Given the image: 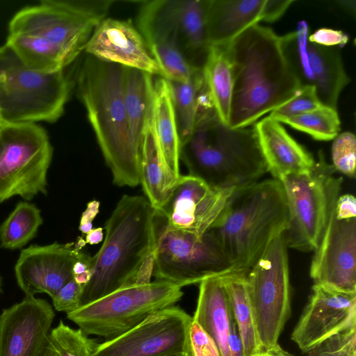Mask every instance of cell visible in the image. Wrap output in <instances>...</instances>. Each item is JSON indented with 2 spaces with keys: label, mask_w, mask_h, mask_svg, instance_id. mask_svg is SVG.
Returning a JSON list of instances; mask_svg holds the SVG:
<instances>
[{
  "label": "cell",
  "mask_w": 356,
  "mask_h": 356,
  "mask_svg": "<svg viewBox=\"0 0 356 356\" xmlns=\"http://www.w3.org/2000/svg\"><path fill=\"white\" fill-rule=\"evenodd\" d=\"M289 219L281 181L267 179L235 190L209 231L233 272L247 273L270 243L285 232Z\"/></svg>",
  "instance_id": "cell-5"
},
{
  "label": "cell",
  "mask_w": 356,
  "mask_h": 356,
  "mask_svg": "<svg viewBox=\"0 0 356 356\" xmlns=\"http://www.w3.org/2000/svg\"><path fill=\"white\" fill-rule=\"evenodd\" d=\"M202 71L213 107L220 120L228 124L233 78L225 44L210 47Z\"/></svg>",
  "instance_id": "cell-31"
},
{
  "label": "cell",
  "mask_w": 356,
  "mask_h": 356,
  "mask_svg": "<svg viewBox=\"0 0 356 356\" xmlns=\"http://www.w3.org/2000/svg\"><path fill=\"white\" fill-rule=\"evenodd\" d=\"M99 202L92 200L88 203L86 209L82 213L79 229L82 234H86L92 229V222L99 211Z\"/></svg>",
  "instance_id": "cell-45"
},
{
  "label": "cell",
  "mask_w": 356,
  "mask_h": 356,
  "mask_svg": "<svg viewBox=\"0 0 356 356\" xmlns=\"http://www.w3.org/2000/svg\"><path fill=\"white\" fill-rule=\"evenodd\" d=\"M269 356H293L291 353L284 350L282 348L280 349L270 351Z\"/></svg>",
  "instance_id": "cell-48"
},
{
  "label": "cell",
  "mask_w": 356,
  "mask_h": 356,
  "mask_svg": "<svg viewBox=\"0 0 356 356\" xmlns=\"http://www.w3.org/2000/svg\"><path fill=\"white\" fill-rule=\"evenodd\" d=\"M302 356H356V327L334 335Z\"/></svg>",
  "instance_id": "cell-38"
},
{
  "label": "cell",
  "mask_w": 356,
  "mask_h": 356,
  "mask_svg": "<svg viewBox=\"0 0 356 356\" xmlns=\"http://www.w3.org/2000/svg\"><path fill=\"white\" fill-rule=\"evenodd\" d=\"M288 246L275 237L246 274L255 327L263 352L282 347L279 337L291 315Z\"/></svg>",
  "instance_id": "cell-11"
},
{
  "label": "cell",
  "mask_w": 356,
  "mask_h": 356,
  "mask_svg": "<svg viewBox=\"0 0 356 356\" xmlns=\"http://www.w3.org/2000/svg\"><path fill=\"white\" fill-rule=\"evenodd\" d=\"M193 320L213 340L221 356H243L241 339L220 276L200 283Z\"/></svg>",
  "instance_id": "cell-22"
},
{
  "label": "cell",
  "mask_w": 356,
  "mask_h": 356,
  "mask_svg": "<svg viewBox=\"0 0 356 356\" xmlns=\"http://www.w3.org/2000/svg\"><path fill=\"white\" fill-rule=\"evenodd\" d=\"M3 149V146L2 140L0 137V163H1V158H2Z\"/></svg>",
  "instance_id": "cell-49"
},
{
  "label": "cell",
  "mask_w": 356,
  "mask_h": 356,
  "mask_svg": "<svg viewBox=\"0 0 356 356\" xmlns=\"http://www.w3.org/2000/svg\"><path fill=\"white\" fill-rule=\"evenodd\" d=\"M354 327L356 293L314 284L291 339L305 353L328 338Z\"/></svg>",
  "instance_id": "cell-17"
},
{
  "label": "cell",
  "mask_w": 356,
  "mask_h": 356,
  "mask_svg": "<svg viewBox=\"0 0 356 356\" xmlns=\"http://www.w3.org/2000/svg\"><path fill=\"white\" fill-rule=\"evenodd\" d=\"M211 188L191 175H181L159 210L172 228L201 236L211 227L234 192Z\"/></svg>",
  "instance_id": "cell-19"
},
{
  "label": "cell",
  "mask_w": 356,
  "mask_h": 356,
  "mask_svg": "<svg viewBox=\"0 0 356 356\" xmlns=\"http://www.w3.org/2000/svg\"><path fill=\"white\" fill-rule=\"evenodd\" d=\"M181 286L155 280L121 287L67 314L87 335L111 340L150 314L174 306L183 296Z\"/></svg>",
  "instance_id": "cell-9"
},
{
  "label": "cell",
  "mask_w": 356,
  "mask_h": 356,
  "mask_svg": "<svg viewBox=\"0 0 356 356\" xmlns=\"http://www.w3.org/2000/svg\"><path fill=\"white\" fill-rule=\"evenodd\" d=\"M268 170L274 179L309 171L315 164L313 156L281 123L269 115L254 124Z\"/></svg>",
  "instance_id": "cell-23"
},
{
  "label": "cell",
  "mask_w": 356,
  "mask_h": 356,
  "mask_svg": "<svg viewBox=\"0 0 356 356\" xmlns=\"http://www.w3.org/2000/svg\"><path fill=\"white\" fill-rule=\"evenodd\" d=\"M246 273L232 272L220 276L241 339L243 356L262 353L248 295Z\"/></svg>",
  "instance_id": "cell-29"
},
{
  "label": "cell",
  "mask_w": 356,
  "mask_h": 356,
  "mask_svg": "<svg viewBox=\"0 0 356 356\" xmlns=\"http://www.w3.org/2000/svg\"><path fill=\"white\" fill-rule=\"evenodd\" d=\"M335 172L321 150L311 170L280 179L289 212L284 232L288 248L310 252L318 247L341 195L343 178Z\"/></svg>",
  "instance_id": "cell-7"
},
{
  "label": "cell",
  "mask_w": 356,
  "mask_h": 356,
  "mask_svg": "<svg viewBox=\"0 0 356 356\" xmlns=\"http://www.w3.org/2000/svg\"><path fill=\"white\" fill-rule=\"evenodd\" d=\"M0 113V128L6 123Z\"/></svg>",
  "instance_id": "cell-50"
},
{
  "label": "cell",
  "mask_w": 356,
  "mask_h": 356,
  "mask_svg": "<svg viewBox=\"0 0 356 356\" xmlns=\"http://www.w3.org/2000/svg\"><path fill=\"white\" fill-rule=\"evenodd\" d=\"M177 15L181 50L191 65L202 68L210 48L205 0H177Z\"/></svg>",
  "instance_id": "cell-28"
},
{
  "label": "cell",
  "mask_w": 356,
  "mask_h": 356,
  "mask_svg": "<svg viewBox=\"0 0 356 356\" xmlns=\"http://www.w3.org/2000/svg\"><path fill=\"white\" fill-rule=\"evenodd\" d=\"M308 37L307 24L300 22L295 31L280 36L284 55L300 86L314 87L321 103L337 110L339 95L350 81L339 47L311 42Z\"/></svg>",
  "instance_id": "cell-13"
},
{
  "label": "cell",
  "mask_w": 356,
  "mask_h": 356,
  "mask_svg": "<svg viewBox=\"0 0 356 356\" xmlns=\"http://www.w3.org/2000/svg\"><path fill=\"white\" fill-rule=\"evenodd\" d=\"M84 286L73 278L67 282L51 298L54 309L70 313L81 306Z\"/></svg>",
  "instance_id": "cell-39"
},
{
  "label": "cell",
  "mask_w": 356,
  "mask_h": 356,
  "mask_svg": "<svg viewBox=\"0 0 356 356\" xmlns=\"http://www.w3.org/2000/svg\"><path fill=\"white\" fill-rule=\"evenodd\" d=\"M233 78L228 125L252 126L293 98L301 88L278 36L255 24L226 44Z\"/></svg>",
  "instance_id": "cell-1"
},
{
  "label": "cell",
  "mask_w": 356,
  "mask_h": 356,
  "mask_svg": "<svg viewBox=\"0 0 356 356\" xmlns=\"http://www.w3.org/2000/svg\"><path fill=\"white\" fill-rule=\"evenodd\" d=\"M29 69L42 74L63 70L73 60L61 49L40 37L8 33L6 42Z\"/></svg>",
  "instance_id": "cell-30"
},
{
  "label": "cell",
  "mask_w": 356,
  "mask_h": 356,
  "mask_svg": "<svg viewBox=\"0 0 356 356\" xmlns=\"http://www.w3.org/2000/svg\"><path fill=\"white\" fill-rule=\"evenodd\" d=\"M92 257L81 252L72 269L73 279L84 287L88 283L92 275Z\"/></svg>",
  "instance_id": "cell-43"
},
{
  "label": "cell",
  "mask_w": 356,
  "mask_h": 356,
  "mask_svg": "<svg viewBox=\"0 0 356 356\" xmlns=\"http://www.w3.org/2000/svg\"><path fill=\"white\" fill-rule=\"evenodd\" d=\"M314 252L309 275L314 284L356 293V218L339 219L333 211Z\"/></svg>",
  "instance_id": "cell-16"
},
{
  "label": "cell",
  "mask_w": 356,
  "mask_h": 356,
  "mask_svg": "<svg viewBox=\"0 0 356 356\" xmlns=\"http://www.w3.org/2000/svg\"><path fill=\"white\" fill-rule=\"evenodd\" d=\"M86 244L76 242L31 245L23 249L15 266L17 282L26 296L46 293L52 298L73 278L72 269Z\"/></svg>",
  "instance_id": "cell-18"
},
{
  "label": "cell",
  "mask_w": 356,
  "mask_h": 356,
  "mask_svg": "<svg viewBox=\"0 0 356 356\" xmlns=\"http://www.w3.org/2000/svg\"><path fill=\"white\" fill-rule=\"evenodd\" d=\"M0 137V203L15 195L30 200L47 194L53 148L46 131L36 123L6 122Z\"/></svg>",
  "instance_id": "cell-12"
},
{
  "label": "cell",
  "mask_w": 356,
  "mask_h": 356,
  "mask_svg": "<svg viewBox=\"0 0 356 356\" xmlns=\"http://www.w3.org/2000/svg\"><path fill=\"white\" fill-rule=\"evenodd\" d=\"M177 180L169 173L156 138L152 113L147 124L140 152V184L145 197L156 210L168 201Z\"/></svg>",
  "instance_id": "cell-27"
},
{
  "label": "cell",
  "mask_w": 356,
  "mask_h": 356,
  "mask_svg": "<svg viewBox=\"0 0 356 356\" xmlns=\"http://www.w3.org/2000/svg\"><path fill=\"white\" fill-rule=\"evenodd\" d=\"M98 343L60 321L51 330L42 356H92Z\"/></svg>",
  "instance_id": "cell-34"
},
{
  "label": "cell",
  "mask_w": 356,
  "mask_h": 356,
  "mask_svg": "<svg viewBox=\"0 0 356 356\" xmlns=\"http://www.w3.org/2000/svg\"><path fill=\"white\" fill-rule=\"evenodd\" d=\"M293 0H265L261 21L273 23L280 19Z\"/></svg>",
  "instance_id": "cell-42"
},
{
  "label": "cell",
  "mask_w": 356,
  "mask_h": 356,
  "mask_svg": "<svg viewBox=\"0 0 356 356\" xmlns=\"http://www.w3.org/2000/svg\"><path fill=\"white\" fill-rule=\"evenodd\" d=\"M341 7H342L344 10L349 12L350 14H353V16L355 15L356 6L355 1L354 0H343V1H336Z\"/></svg>",
  "instance_id": "cell-47"
},
{
  "label": "cell",
  "mask_w": 356,
  "mask_h": 356,
  "mask_svg": "<svg viewBox=\"0 0 356 356\" xmlns=\"http://www.w3.org/2000/svg\"><path fill=\"white\" fill-rule=\"evenodd\" d=\"M156 209L147 199L124 195L105 223L106 235L92 257V275L81 306L121 287L150 282Z\"/></svg>",
  "instance_id": "cell-2"
},
{
  "label": "cell",
  "mask_w": 356,
  "mask_h": 356,
  "mask_svg": "<svg viewBox=\"0 0 356 356\" xmlns=\"http://www.w3.org/2000/svg\"><path fill=\"white\" fill-rule=\"evenodd\" d=\"M191 356H221L213 340L192 321L189 332Z\"/></svg>",
  "instance_id": "cell-40"
},
{
  "label": "cell",
  "mask_w": 356,
  "mask_h": 356,
  "mask_svg": "<svg viewBox=\"0 0 356 356\" xmlns=\"http://www.w3.org/2000/svg\"><path fill=\"white\" fill-rule=\"evenodd\" d=\"M193 317L178 307L157 311L138 325L109 341L97 343L92 356L191 355Z\"/></svg>",
  "instance_id": "cell-14"
},
{
  "label": "cell",
  "mask_w": 356,
  "mask_h": 356,
  "mask_svg": "<svg viewBox=\"0 0 356 356\" xmlns=\"http://www.w3.org/2000/svg\"><path fill=\"white\" fill-rule=\"evenodd\" d=\"M136 22L137 29L159 65L163 78L184 82L201 69L191 65L181 50L177 0L143 1Z\"/></svg>",
  "instance_id": "cell-15"
},
{
  "label": "cell",
  "mask_w": 356,
  "mask_h": 356,
  "mask_svg": "<svg viewBox=\"0 0 356 356\" xmlns=\"http://www.w3.org/2000/svg\"><path fill=\"white\" fill-rule=\"evenodd\" d=\"M152 121L162 158L169 173L178 180L181 142L168 82L163 77L154 81Z\"/></svg>",
  "instance_id": "cell-25"
},
{
  "label": "cell",
  "mask_w": 356,
  "mask_h": 356,
  "mask_svg": "<svg viewBox=\"0 0 356 356\" xmlns=\"http://www.w3.org/2000/svg\"><path fill=\"white\" fill-rule=\"evenodd\" d=\"M169 356H191L188 354H175V355H169Z\"/></svg>",
  "instance_id": "cell-51"
},
{
  "label": "cell",
  "mask_w": 356,
  "mask_h": 356,
  "mask_svg": "<svg viewBox=\"0 0 356 356\" xmlns=\"http://www.w3.org/2000/svg\"><path fill=\"white\" fill-rule=\"evenodd\" d=\"M114 3L113 0H42L18 11L9 22L8 33L43 38L74 61Z\"/></svg>",
  "instance_id": "cell-10"
},
{
  "label": "cell",
  "mask_w": 356,
  "mask_h": 356,
  "mask_svg": "<svg viewBox=\"0 0 356 356\" xmlns=\"http://www.w3.org/2000/svg\"><path fill=\"white\" fill-rule=\"evenodd\" d=\"M85 241L86 244L95 245L99 243L103 240L104 233L102 227L92 228L86 234Z\"/></svg>",
  "instance_id": "cell-46"
},
{
  "label": "cell",
  "mask_w": 356,
  "mask_h": 356,
  "mask_svg": "<svg viewBox=\"0 0 356 356\" xmlns=\"http://www.w3.org/2000/svg\"><path fill=\"white\" fill-rule=\"evenodd\" d=\"M322 106L314 87L305 86H302L289 101L271 111L269 116L280 122L282 119L299 115Z\"/></svg>",
  "instance_id": "cell-37"
},
{
  "label": "cell",
  "mask_w": 356,
  "mask_h": 356,
  "mask_svg": "<svg viewBox=\"0 0 356 356\" xmlns=\"http://www.w3.org/2000/svg\"><path fill=\"white\" fill-rule=\"evenodd\" d=\"M265 0H205L209 47L225 45L259 24Z\"/></svg>",
  "instance_id": "cell-24"
},
{
  "label": "cell",
  "mask_w": 356,
  "mask_h": 356,
  "mask_svg": "<svg viewBox=\"0 0 356 356\" xmlns=\"http://www.w3.org/2000/svg\"><path fill=\"white\" fill-rule=\"evenodd\" d=\"M154 246L152 276L183 287L233 272L211 232L202 236L170 227L159 210L153 222Z\"/></svg>",
  "instance_id": "cell-8"
},
{
  "label": "cell",
  "mask_w": 356,
  "mask_h": 356,
  "mask_svg": "<svg viewBox=\"0 0 356 356\" xmlns=\"http://www.w3.org/2000/svg\"><path fill=\"white\" fill-rule=\"evenodd\" d=\"M70 90L64 70L33 71L7 44L0 46V113L5 122H56L64 112Z\"/></svg>",
  "instance_id": "cell-6"
},
{
  "label": "cell",
  "mask_w": 356,
  "mask_h": 356,
  "mask_svg": "<svg viewBox=\"0 0 356 356\" xmlns=\"http://www.w3.org/2000/svg\"><path fill=\"white\" fill-rule=\"evenodd\" d=\"M308 40L311 42L325 47H339L348 42V36L341 31L321 28L309 35Z\"/></svg>",
  "instance_id": "cell-41"
},
{
  "label": "cell",
  "mask_w": 356,
  "mask_h": 356,
  "mask_svg": "<svg viewBox=\"0 0 356 356\" xmlns=\"http://www.w3.org/2000/svg\"><path fill=\"white\" fill-rule=\"evenodd\" d=\"M280 122L303 131L315 140L323 141L334 139L341 129L337 110L325 106L299 115L282 119Z\"/></svg>",
  "instance_id": "cell-35"
},
{
  "label": "cell",
  "mask_w": 356,
  "mask_h": 356,
  "mask_svg": "<svg viewBox=\"0 0 356 356\" xmlns=\"http://www.w3.org/2000/svg\"><path fill=\"white\" fill-rule=\"evenodd\" d=\"M0 292H1V281H0Z\"/></svg>",
  "instance_id": "cell-52"
},
{
  "label": "cell",
  "mask_w": 356,
  "mask_h": 356,
  "mask_svg": "<svg viewBox=\"0 0 356 356\" xmlns=\"http://www.w3.org/2000/svg\"><path fill=\"white\" fill-rule=\"evenodd\" d=\"M124 101L130 138L140 157L143 136L152 113L154 82L145 71L124 67Z\"/></svg>",
  "instance_id": "cell-26"
},
{
  "label": "cell",
  "mask_w": 356,
  "mask_h": 356,
  "mask_svg": "<svg viewBox=\"0 0 356 356\" xmlns=\"http://www.w3.org/2000/svg\"><path fill=\"white\" fill-rule=\"evenodd\" d=\"M335 216L339 219L356 218V199L351 194L341 195L337 200L334 209Z\"/></svg>",
  "instance_id": "cell-44"
},
{
  "label": "cell",
  "mask_w": 356,
  "mask_h": 356,
  "mask_svg": "<svg viewBox=\"0 0 356 356\" xmlns=\"http://www.w3.org/2000/svg\"><path fill=\"white\" fill-rule=\"evenodd\" d=\"M84 51L99 60L163 77L143 36L129 22L106 17L94 29Z\"/></svg>",
  "instance_id": "cell-21"
},
{
  "label": "cell",
  "mask_w": 356,
  "mask_h": 356,
  "mask_svg": "<svg viewBox=\"0 0 356 356\" xmlns=\"http://www.w3.org/2000/svg\"><path fill=\"white\" fill-rule=\"evenodd\" d=\"M168 82L181 143L191 134L200 109L209 97L202 68L197 70L186 81Z\"/></svg>",
  "instance_id": "cell-32"
},
{
  "label": "cell",
  "mask_w": 356,
  "mask_h": 356,
  "mask_svg": "<svg viewBox=\"0 0 356 356\" xmlns=\"http://www.w3.org/2000/svg\"><path fill=\"white\" fill-rule=\"evenodd\" d=\"M180 160L189 175L222 191L246 187L268 172L254 124L230 127L211 102L202 106L191 134L181 143Z\"/></svg>",
  "instance_id": "cell-3"
},
{
  "label": "cell",
  "mask_w": 356,
  "mask_h": 356,
  "mask_svg": "<svg viewBox=\"0 0 356 356\" xmlns=\"http://www.w3.org/2000/svg\"><path fill=\"white\" fill-rule=\"evenodd\" d=\"M77 91L118 186L140 184V157L129 136L124 101V67L87 54L77 75Z\"/></svg>",
  "instance_id": "cell-4"
},
{
  "label": "cell",
  "mask_w": 356,
  "mask_h": 356,
  "mask_svg": "<svg viewBox=\"0 0 356 356\" xmlns=\"http://www.w3.org/2000/svg\"><path fill=\"white\" fill-rule=\"evenodd\" d=\"M332 165L336 171L348 177L355 175L356 138L350 131L339 134L332 145Z\"/></svg>",
  "instance_id": "cell-36"
},
{
  "label": "cell",
  "mask_w": 356,
  "mask_h": 356,
  "mask_svg": "<svg viewBox=\"0 0 356 356\" xmlns=\"http://www.w3.org/2000/svg\"><path fill=\"white\" fill-rule=\"evenodd\" d=\"M55 313L44 299L26 296L0 314V356H42Z\"/></svg>",
  "instance_id": "cell-20"
},
{
  "label": "cell",
  "mask_w": 356,
  "mask_h": 356,
  "mask_svg": "<svg viewBox=\"0 0 356 356\" xmlns=\"http://www.w3.org/2000/svg\"><path fill=\"white\" fill-rule=\"evenodd\" d=\"M40 210L33 204L19 202L0 226V245L19 249L33 238L42 224Z\"/></svg>",
  "instance_id": "cell-33"
}]
</instances>
